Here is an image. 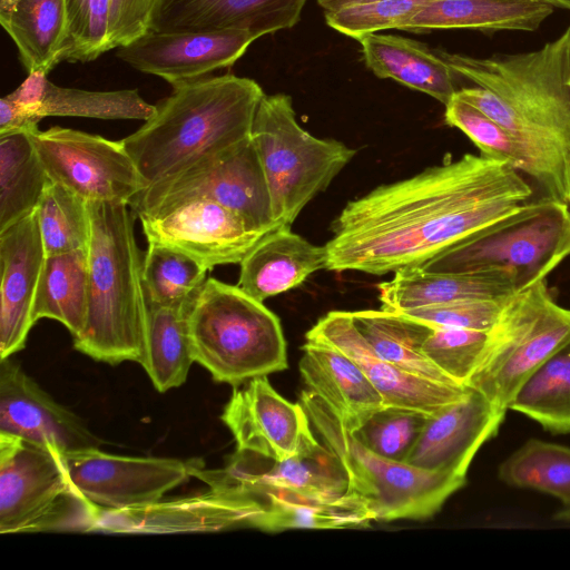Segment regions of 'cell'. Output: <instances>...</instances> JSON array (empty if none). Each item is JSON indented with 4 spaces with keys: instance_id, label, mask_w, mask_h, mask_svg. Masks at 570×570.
Masks as SVG:
<instances>
[{
    "instance_id": "28",
    "label": "cell",
    "mask_w": 570,
    "mask_h": 570,
    "mask_svg": "<svg viewBox=\"0 0 570 570\" xmlns=\"http://www.w3.org/2000/svg\"><path fill=\"white\" fill-rule=\"evenodd\" d=\"M556 8L559 7L552 0H428L400 24L399 30L533 31Z\"/></svg>"
},
{
    "instance_id": "50",
    "label": "cell",
    "mask_w": 570,
    "mask_h": 570,
    "mask_svg": "<svg viewBox=\"0 0 570 570\" xmlns=\"http://www.w3.org/2000/svg\"><path fill=\"white\" fill-rule=\"evenodd\" d=\"M569 85H570V78H569Z\"/></svg>"
},
{
    "instance_id": "13",
    "label": "cell",
    "mask_w": 570,
    "mask_h": 570,
    "mask_svg": "<svg viewBox=\"0 0 570 570\" xmlns=\"http://www.w3.org/2000/svg\"><path fill=\"white\" fill-rule=\"evenodd\" d=\"M28 134L49 179L87 202L129 205L149 185L120 140L60 126Z\"/></svg>"
},
{
    "instance_id": "11",
    "label": "cell",
    "mask_w": 570,
    "mask_h": 570,
    "mask_svg": "<svg viewBox=\"0 0 570 570\" xmlns=\"http://www.w3.org/2000/svg\"><path fill=\"white\" fill-rule=\"evenodd\" d=\"M191 200L220 204L262 230L281 227L274 219L268 185L250 136L148 185L129 206L142 219Z\"/></svg>"
},
{
    "instance_id": "19",
    "label": "cell",
    "mask_w": 570,
    "mask_h": 570,
    "mask_svg": "<svg viewBox=\"0 0 570 570\" xmlns=\"http://www.w3.org/2000/svg\"><path fill=\"white\" fill-rule=\"evenodd\" d=\"M306 340L325 342L353 360L381 394L385 406L432 415L462 399L470 390L464 385L430 381L383 360L360 333L351 312H328L306 333Z\"/></svg>"
},
{
    "instance_id": "14",
    "label": "cell",
    "mask_w": 570,
    "mask_h": 570,
    "mask_svg": "<svg viewBox=\"0 0 570 570\" xmlns=\"http://www.w3.org/2000/svg\"><path fill=\"white\" fill-rule=\"evenodd\" d=\"M80 492L102 510L132 509L158 502L191 478L188 461L110 454L91 448L65 454Z\"/></svg>"
},
{
    "instance_id": "44",
    "label": "cell",
    "mask_w": 570,
    "mask_h": 570,
    "mask_svg": "<svg viewBox=\"0 0 570 570\" xmlns=\"http://www.w3.org/2000/svg\"><path fill=\"white\" fill-rule=\"evenodd\" d=\"M428 0H367L325 11V21L334 30L360 40L382 30L399 29Z\"/></svg>"
},
{
    "instance_id": "4",
    "label": "cell",
    "mask_w": 570,
    "mask_h": 570,
    "mask_svg": "<svg viewBox=\"0 0 570 570\" xmlns=\"http://www.w3.org/2000/svg\"><path fill=\"white\" fill-rule=\"evenodd\" d=\"M91 232L88 246V314L77 351L117 365L142 361L147 334L144 256L128 204L88 202Z\"/></svg>"
},
{
    "instance_id": "32",
    "label": "cell",
    "mask_w": 570,
    "mask_h": 570,
    "mask_svg": "<svg viewBox=\"0 0 570 570\" xmlns=\"http://www.w3.org/2000/svg\"><path fill=\"white\" fill-rule=\"evenodd\" d=\"M352 320L376 355L417 376L461 385L440 371L422 351L430 325L386 309L351 312Z\"/></svg>"
},
{
    "instance_id": "45",
    "label": "cell",
    "mask_w": 570,
    "mask_h": 570,
    "mask_svg": "<svg viewBox=\"0 0 570 570\" xmlns=\"http://www.w3.org/2000/svg\"><path fill=\"white\" fill-rule=\"evenodd\" d=\"M507 298L462 299L397 313L432 327L489 331L498 320Z\"/></svg>"
},
{
    "instance_id": "31",
    "label": "cell",
    "mask_w": 570,
    "mask_h": 570,
    "mask_svg": "<svg viewBox=\"0 0 570 570\" xmlns=\"http://www.w3.org/2000/svg\"><path fill=\"white\" fill-rule=\"evenodd\" d=\"M0 22L28 73L48 75L61 62L67 35L65 0H0Z\"/></svg>"
},
{
    "instance_id": "23",
    "label": "cell",
    "mask_w": 570,
    "mask_h": 570,
    "mask_svg": "<svg viewBox=\"0 0 570 570\" xmlns=\"http://www.w3.org/2000/svg\"><path fill=\"white\" fill-rule=\"evenodd\" d=\"M307 0H158L150 31L245 30L256 39L294 27Z\"/></svg>"
},
{
    "instance_id": "49",
    "label": "cell",
    "mask_w": 570,
    "mask_h": 570,
    "mask_svg": "<svg viewBox=\"0 0 570 570\" xmlns=\"http://www.w3.org/2000/svg\"><path fill=\"white\" fill-rule=\"evenodd\" d=\"M559 8L570 9V0H552Z\"/></svg>"
},
{
    "instance_id": "20",
    "label": "cell",
    "mask_w": 570,
    "mask_h": 570,
    "mask_svg": "<svg viewBox=\"0 0 570 570\" xmlns=\"http://www.w3.org/2000/svg\"><path fill=\"white\" fill-rule=\"evenodd\" d=\"M0 433L63 454L101 444L80 417L57 403L10 357L0 360Z\"/></svg>"
},
{
    "instance_id": "46",
    "label": "cell",
    "mask_w": 570,
    "mask_h": 570,
    "mask_svg": "<svg viewBox=\"0 0 570 570\" xmlns=\"http://www.w3.org/2000/svg\"><path fill=\"white\" fill-rule=\"evenodd\" d=\"M158 0H111L108 48L117 49L150 30Z\"/></svg>"
},
{
    "instance_id": "37",
    "label": "cell",
    "mask_w": 570,
    "mask_h": 570,
    "mask_svg": "<svg viewBox=\"0 0 570 570\" xmlns=\"http://www.w3.org/2000/svg\"><path fill=\"white\" fill-rule=\"evenodd\" d=\"M499 479L513 488L549 494L570 508V448L529 439L498 468Z\"/></svg>"
},
{
    "instance_id": "40",
    "label": "cell",
    "mask_w": 570,
    "mask_h": 570,
    "mask_svg": "<svg viewBox=\"0 0 570 570\" xmlns=\"http://www.w3.org/2000/svg\"><path fill=\"white\" fill-rule=\"evenodd\" d=\"M445 122L460 129L482 155L508 163L530 175L531 165L519 141L497 121L456 95L445 106Z\"/></svg>"
},
{
    "instance_id": "22",
    "label": "cell",
    "mask_w": 570,
    "mask_h": 570,
    "mask_svg": "<svg viewBox=\"0 0 570 570\" xmlns=\"http://www.w3.org/2000/svg\"><path fill=\"white\" fill-rule=\"evenodd\" d=\"M36 210L0 232V360L21 351L46 261Z\"/></svg>"
},
{
    "instance_id": "8",
    "label": "cell",
    "mask_w": 570,
    "mask_h": 570,
    "mask_svg": "<svg viewBox=\"0 0 570 570\" xmlns=\"http://www.w3.org/2000/svg\"><path fill=\"white\" fill-rule=\"evenodd\" d=\"M100 508L73 483L65 454L0 433V533L92 532Z\"/></svg>"
},
{
    "instance_id": "34",
    "label": "cell",
    "mask_w": 570,
    "mask_h": 570,
    "mask_svg": "<svg viewBox=\"0 0 570 570\" xmlns=\"http://www.w3.org/2000/svg\"><path fill=\"white\" fill-rule=\"evenodd\" d=\"M49 181L28 132L0 136V232L36 210Z\"/></svg>"
},
{
    "instance_id": "24",
    "label": "cell",
    "mask_w": 570,
    "mask_h": 570,
    "mask_svg": "<svg viewBox=\"0 0 570 570\" xmlns=\"http://www.w3.org/2000/svg\"><path fill=\"white\" fill-rule=\"evenodd\" d=\"M298 368L305 389L321 397L354 432L384 407L381 394L362 368L334 346L306 340Z\"/></svg>"
},
{
    "instance_id": "36",
    "label": "cell",
    "mask_w": 570,
    "mask_h": 570,
    "mask_svg": "<svg viewBox=\"0 0 570 570\" xmlns=\"http://www.w3.org/2000/svg\"><path fill=\"white\" fill-rule=\"evenodd\" d=\"M509 410L556 434L570 433V341L521 385Z\"/></svg>"
},
{
    "instance_id": "27",
    "label": "cell",
    "mask_w": 570,
    "mask_h": 570,
    "mask_svg": "<svg viewBox=\"0 0 570 570\" xmlns=\"http://www.w3.org/2000/svg\"><path fill=\"white\" fill-rule=\"evenodd\" d=\"M382 308L403 312L462 299H503L518 292L504 273H440L421 266L402 268L379 284Z\"/></svg>"
},
{
    "instance_id": "39",
    "label": "cell",
    "mask_w": 570,
    "mask_h": 570,
    "mask_svg": "<svg viewBox=\"0 0 570 570\" xmlns=\"http://www.w3.org/2000/svg\"><path fill=\"white\" fill-rule=\"evenodd\" d=\"M36 213L47 256L88 249L91 220L86 199L50 180Z\"/></svg>"
},
{
    "instance_id": "6",
    "label": "cell",
    "mask_w": 570,
    "mask_h": 570,
    "mask_svg": "<svg viewBox=\"0 0 570 570\" xmlns=\"http://www.w3.org/2000/svg\"><path fill=\"white\" fill-rule=\"evenodd\" d=\"M570 256V204L548 195L478 230L421 267L440 273L501 272L519 291L544 281Z\"/></svg>"
},
{
    "instance_id": "42",
    "label": "cell",
    "mask_w": 570,
    "mask_h": 570,
    "mask_svg": "<svg viewBox=\"0 0 570 570\" xmlns=\"http://www.w3.org/2000/svg\"><path fill=\"white\" fill-rule=\"evenodd\" d=\"M428 415L411 409L384 406L352 433L372 452L404 462Z\"/></svg>"
},
{
    "instance_id": "48",
    "label": "cell",
    "mask_w": 570,
    "mask_h": 570,
    "mask_svg": "<svg viewBox=\"0 0 570 570\" xmlns=\"http://www.w3.org/2000/svg\"><path fill=\"white\" fill-rule=\"evenodd\" d=\"M553 518L561 522H570V508H560Z\"/></svg>"
},
{
    "instance_id": "18",
    "label": "cell",
    "mask_w": 570,
    "mask_h": 570,
    "mask_svg": "<svg viewBox=\"0 0 570 570\" xmlns=\"http://www.w3.org/2000/svg\"><path fill=\"white\" fill-rule=\"evenodd\" d=\"M256 38L236 29L209 31H148L117 48V57L136 70L173 86L233 66Z\"/></svg>"
},
{
    "instance_id": "21",
    "label": "cell",
    "mask_w": 570,
    "mask_h": 570,
    "mask_svg": "<svg viewBox=\"0 0 570 570\" xmlns=\"http://www.w3.org/2000/svg\"><path fill=\"white\" fill-rule=\"evenodd\" d=\"M505 413L470 389L459 401L428 415L404 462L466 476L476 452L498 433Z\"/></svg>"
},
{
    "instance_id": "15",
    "label": "cell",
    "mask_w": 570,
    "mask_h": 570,
    "mask_svg": "<svg viewBox=\"0 0 570 570\" xmlns=\"http://www.w3.org/2000/svg\"><path fill=\"white\" fill-rule=\"evenodd\" d=\"M147 243L179 250L207 271L240 264L269 232L254 227L240 214L209 200H191L140 219Z\"/></svg>"
},
{
    "instance_id": "3",
    "label": "cell",
    "mask_w": 570,
    "mask_h": 570,
    "mask_svg": "<svg viewBox=\"0 0 570 570\" xmlns=\"http://www.w3.org/2000/svg\"><path fill=\"white\" fill-rule=\"evenodd\" d=\"M264 96L255 80L232 73L180 82L120 141L150 185L249 137Z\"/></svg>"
},
{
    "instance_id": "29",
    "label": "cell",
    "mask_w": 570,
    "mask_h": 570,
    "mask_svg": "<svg viewBox=\"0 0 570 570\" xmlns=\"http://www.w3.org/2000/svg\"><path fill=\"white\" fill-rule=\"evenodd\" d=\"M357 41L366 67L376 77L393 79L444 106L458 91L453 70L435 50L422 42L381 33L367 35Z\"/></svg>"
},
{
    "instance_id": "9",
    "label": "cell",
    "mask_w": 570,
    "mask_h": 570,
    "mask_svg": "<svg viewBox=\"0 0 570 570\" xmlns=\"http://www.w3.org/2000/svg\"><path fill=\"white\" fill-rule=\"evenodd\" d=\"M250 137L278 226H291L356 154L338 140L321 139L306 131L296 120L292 98L285 94L262 98Z\"/></svg>"
},
{
    "instance_id": "33",
    "label": "cell",
    "mask_w": 570,
    "mask_h": 570,
    "mask_svg": "<svg viewBox=\"0 0 570 570\" xmlns=\"http://www.w3.org/2000/svg\"><path fill=\"white\" fill-rule=\"evenodd\" d=\"M88 249L46 256L35 305L33 318H51L72 335L86 327L88 314Z\"/></svg>"
},
{
    "instance_id": "25",
    "label": "cell",
    "mask_w": 570,
    "mask_h": 570,
    "mask_svg": "<svg viewBox=\"0 0 570 570\" xmlns=\"http://www.w3.org/2000/svg\"><path fill=\"white\" fill-rule=\"evenodd\" d=\"M226 468L263 492H297L314 497H337L348 492V478L338 460L317 439L287 460L235 452Z\"/></svg>"
},
{
    "instance_id": "41",
    "label": "cell",
    "mask_w": 570,
    "mask_h": 570,
    "mask_svg": "<svg viewBox=\"0 0 570 570\" xmlns=\"http://www.w3.org/2000/svg\"><path fill=\"white\" fill-rule=\"evenodd\" d=\"M67 35L61 61L88 62L109 51L111 0H65Z\"/></svg>"
},
{
    "instance_id": "12",
    "label": "cell",
    "mask_w": 570,
    "mask_h": 570,
    "mask_svg": "<svg viewBox=\"0 0 570 570\" xmlns=\"http://www.w3.org/2000/svg\"><path fill=\"white\" fill-rule=\"evenodd\" d=\"M191 476L208 485L202 493L124 510H100L92 532L108 534H168L258 529L262 508L250 488L226 466L205 468L189 460Z\"/></svg>"
},
{
    "instance_id": "35",
    "label": "cell",
    "mask_w": 570,
    "mask_h": 570,
    "mask_svg": "<svg viewBox=\"0 0 570 570\" xmlns=\"http://www.w3.org/2000/svg\"><path fill=\"white\" fill-rule=\"evenodd\" d=\"M189 309L148 306L146 345L140 364L160 393L183 385L195 362L188 336Z\"/></svg>"
},
{
    "instance_id": "5",
    "label": "cell",
    "mask_w": 570,
    "mask_h": 570,
    "mask_svg": "<svg viewBox=\"0 0 570 570\" xmlns=\"http://www.w3.org/2000/svg\"><path fill=\"white\" fill-rule=\"evenodd\" d=\"M194 361L233 386L287 368L279 318L238 285L208 277L187 316Z\"/></svg>"
},
{
    "instance_id": "38",
    "label": "cell",
    "mask_w": 570,
    "mask_h": 570,
    "mask_svg": "<svg viewBox=\"0 0 570 570\" xmlns=\"http://www.w3.org/2000/svg\"><path fill=\"white\" fill-rule=\"evenodd\" d=\"M207 272L179 250L148 243L142 264L148 306L189 308L207 279Z\"/></svg>"
},
{
    "instance_id": "16",
    "label": "cell",
    "mask_w": 570,
    "mask_h": 570,
    "mask_svg": "<svg viewBox=\"0 0 570 570\" xmlns=\"http://www.w3.org/2000/svg\"><path fill=\"white\" fill-rule=\"evenodd\" d=\"M156 110L137 89L91 91L60 87L47 75L28 73L24 81L0 100V136L38 130L46 117H83L102 120H147Z\"/></svg>"
},
{
    "instance_id": "30",
    "label": "cell",
    "mask_w": 570,
    "mask_h": 570,
    "mask_svg": "<svg viewBox=\"0 0 570 570\" xmlns=\"http://www.w3.org/2000/svg\"><path fill=\"white\" fill-rule=\"evenodd\" d=\"M244 482L262 508L258 522V530L262 531L362 528L376 521L367 501L352 492L337 497H314L291 491L263 492Z\"/></svg>"
},
{
    "instance_id": "47",
    "label": "cell",
    "mask_w": 570,
    "mask_h": 570,
    "mask_svg": "<svg viewBox=\"0 0 570 570\" xmlns=\"http://www.w3.org/2000/svg\"><path fill=\"white\" fill-rule=\"evenodd\" d=\"M367 1V0H317L324 11L335 10L348 4Z\"/></svg>"
},
{
    "instance_id": "1",
    "label": "cell",
    "mask_w": 570,
    "mask_h": 570,
    "mask_svg": "<svg viewBox=\"0 0 570 570\" xmlns=\"http://www.w3.org/2000/svg\"><path fill=\"white\" fill-rule=\"evenodd\" d=\"M508 163L464 154L348 202L324 245L327 271L384 275L421 266L532 199Z\"/></svg>"
},
{
    "instance_id": "43",
    "label": "cell",
    "mask_w": 570,
    "mask_h": 570,
    "mask_svg": "<svg viewBox=\"0 0 570 570\" xmlns=\"http://www.w3.org/2000/svg\"><path fill=\"white\" fill-rule=\"evenodd\" d=\"M488 337L489 331L434 327L422 351L440 371L465 386L481 362Z\"/></svg>"
},
{
    "instance_id": "7",
    "label": "cell",
    "mask_w": 570,
    "mask_h": 570,
    "mask_svg": "<svg viewBox=\"0 0 570 570\" xmlns=\"http://www.w3.org/2000/svg\"><path fill=\"white\" fill-rule=\"evenodd\" d=\"M299 400L322 443L341 461L348 492L367 501L376 521L430 518L465 484L466 476L416 468L372 452L316 394L304 389Z\"/></svg>"
},
{
    "instance_id": "10",
    "label": "cell",
    "mask_w": 570,
    "mask_h": 570,
    "mask_svg": "<svg viewBox=\"0 0 570 570\" xmlns=\"http://www.w3.org/2000/svg\"><path fill=\"white\" fill-rule=\"evenodd\" d=\"M569 341L570 308L556 302L546 279L538 282L507 298L465 386L508 411L528 377Z\"/></svg>"
},
{
    "instance_id": "2",
    "label": "cell",
    "mask_w": 570,
    "mask_h": 570,
    "mask_svg": "<svg viewBox=\"0 0 570 570\" xmlns=\"http://www.w3.org/2000/svg\"><path fill=\"white\" fill-rule=\"evenodd\" d=\"M476 87L455 95L508 132L527 153L546 195L570 204V26L537 50L485 58L435 50Z\"/></svg>"
},
{
    "instance_id": "26",
    "label": "cell",
    "mask_w": 570,
    "mask_h": 570,
    "mask_svg": "<svg viewBox=\"0 0 570 570\" xmlns=\"http://www.w3.org/2000/svg\"><path fill=\"white\" fill-rule=\"evenodd\" d=\"M325 246H317L291 226L267 233L240 262L237 285L264 302L301 285L313 273L326 268Z\"/></svg>"
},
{
    "instance_id": "17",
    "label": "cell",
    "mask_w": 570,
    "mask_h": 570,
    "mask_svg": "<svg viewBox=\"0 0 570 570\" xmlns=\"http://www.w3.org/2000/svg\"><path fill=\"white\" fill-rule=\"evenodd\" d=\"M222 421L235 439L236 452L273 461L297 455L314 438L304 406L284 399L267 376L234 386Z\"/></svg>"
}]
</instances>
